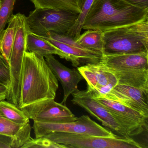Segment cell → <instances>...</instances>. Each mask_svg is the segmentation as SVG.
Here are the masks:
<instances>
[{"mask_svg":"<svg viewBox=\"0 0 148 148\" xmlns=\"http://www.w3.org/2000/svg\"><path fill=\"white\" fill-rule=\"evenodd\" d=\"M58 81L44 57L27 51L21 73L19 108L40 100L54 99Z\"/></svg>","mask_w":148,"mask_h":148,"instance_id":"1","label":"cell"},{"mask_svg":"<svg viewBox=\"0 0 148 148\" xmlns=\"http://www.w3.org/2000/svg\"><path fill=\"white\" fill-rule=\"evenodd\" d=\"M148 20V10L124 0H94L84 21V30L104 32Z\"/></svg>","mask_w":148,"mask_h":148,"instance_id":"2","label":"cell"},{"mask_svg":"<svg viewBox=\"0 0 148 148\" xmlns=\"http://www.w3.org/2000/svg\"><path fill=\"white\" fill-rule=\"evenodd\" d=\"M103 55L148 53V20L103 32Z\"/></svg>","mask_w":148,"mask_h":148,"instance_id":"3","label":"cell"},{"mask_svg":"<svg viewBox=\"0 0 148 148\" xmlns=\"http://www.w3.org/2000/svg\"><path fill=\"white\" fill-rule=\"evenodd\" d=\"M79 13L51 8H35L27 17L29 30L38 36L48 33L66 35L74 25Z\"/></svg>","mask_w":148,"mask_h":148,"instance_id":"4","label":"cell"},{"mask_svg":"<svg viewBox=\"0 0 148 148\" xmlns=\"http://www.w3.org/2000/svg\"><path fill=\"white\" fill-rule=\"evenodd\" d=\"M18 14V26L9 60L11 80L8 101L14 104L19 103L21 97V73L25 53L27 51V37L30 32L26 16Z\"/></svg>","mask_w":148,"mask_h":148,"instance_id":"5","label":"cell"},{"mask_svg":"<svg viewBox=\"0 0 148 148\" xmlns=\"http://www.w3.org/2000/svg\"><path fill=\"white\" fill-rule=\"evenodd\" d=\"M43 136L67 148H142L144 146L130 138L96 136L54 132Z\"/></svg>","mask_w":148,"mask_h":148,"instance_id":"6","label":"cell"},{"mask_svg":"<svg viewBox=\"0 0 148 148\" xmlns=\"http://www.w3.org/2000/svg\"><path fill=\"white\" fill-rule=\"evenodd\" d=\"M35 137L43 136L54 132L90 135L96 136L114 137L117 136L91 119L83 115L73 122L51 123L34 121L32 126Z\"/></svg>","mask_w":148,"mask_h":148,"instance_id":"7","label":"cell"},{"mask_svg":"<svg viewBox=\"0 0 148 148\" xmlns=\"http://www.w3.org/2000/svg\"><path fill=\"white\" fill-rule=\"evenodd\" d=\"M73 103L79 106L92 116L95 117L106 128L123 137L130 138L127 132L113 116L110 111L99 102L88 90H76L72 93Z\"/></svg>","mask_w":148,"mask_h":148,"instance_id":"8","label":"cell"},{"mask_svg":"<svg viewBox=\"0 0 148 148\" xmlns=\"http://www.w3.org/2000/svg\"><path fill=\"white\" fill-rule=\"evenodd\" d=\"M34 121L51 123H65L77 119L65 105L54 99H46L20 108Z\"/></svg>","mask_w":148,"mask_h":148,"instance_id":"9","label":"cell"},{"mask_svg":"<svg viewBox=\"0 0 148 148\" xmlns=\"http://www.w3.org/2000/svg\"><path fill=\"white\" fill-rule=\"evenodd\" d=\"M77 69L87 82V89L93 97H103L118 84L114 73L101 62L84 65Z\"/></svg>","mask_w":148,"mask_h":148,"instance_id":"10","label":"cell"},{"mask_svg":"<svg viewBox=\"0 0 148 148\" xmlns=\"http://www.w3.org/2000/svg\"><path fill=\"white\" fill-rule=\"evenodd\" d=\"M48 40L69 57L74 67L100 62L103 54L85 49L73 38L66 35L48 33L45 36H40Z\"/></svg>","mask_w":148,"mask_h":148,"instance_id":"11","label":"cell"},{"mask_svg":"<svg viewBox=\"0 0 148 148\" xmlns=\"http://www.w3.org/2000/svg\"><path fill=\"white\" fill-rule=\"evenodd\" d=\"M93 97L110 111L129 136H137L148 130V118L142 113L117 102Z\"/></svg>","mask_w":148,"mask_h":148,"instance_id":"12","label":"cell"},{"mask_svg":"<svg viewBox=\"0 0 148 148\" xmlns=\"http://www.w3.org/2000/svg\"><path fill=\"white\" fill-rule=\"evenodd\" d=\"M148 93L138 88L118 84L102 98L128 106L148 118Z\"/></svg>","mask_w":148,"mask_h":148,"instance_id":"13","label":"cell"},{"mask_svg":"<svg viewBox=\"0 0 148 148\" xmlns=\"http://www.w3.org/2000/svg\"><path fill=\"white\" fill-rule=\"evenodd\" d=\"M53 74L61 83L64 90L61 103L65 104L68 97L78 89V85L84 79L77 69H70L57 60L53 55L45 57Z\"/></svg>","mask_w":148,"mask_h":148,"instance_id":"14","label":"cell"},{"mask_svg":"<svg viewBox=\"0 0 148 148\" xmlns=\"http://www.w3.org/2000/svg\"><path fill=\"white\" fill-rule=\"evenodd\" d=\"M100 62L115 70H148V53L103 55Z\"/></svg>","mask_w":148,"mask_h":148,"instance_id":"15","label":"cell"},{"mask_svg":"<svg viewBox=\"0 0 148 148\" xmlns=\"http://www.w3.org/2000/svg\"><path fill=\"white\" fill-rule=\"evenodd\" d=\"M32 129L30 123L26 124L16 123L8 119L0 112V135L12 138L15 148H21L26 142L32 138Z\"/></svg>","mask_w":148,"mask_h":148,"instance_id":"16","label":"cell"},{"mask_svg":"<svg viewBox=\"0 0 148 148\" xmlns=\"http://www.w3.org/2000/svg\"><path fill=\"white\" fill-rule=\"evenodd\" d=\"M108 68L117 79L118 84L136 87L148 93V70H119Z\"/></svg>","mask_w":148,"mask_h":148,"instance_id":"17","label":"cell"},{"mask_svg":"<svg viewBox=\"0 0 148 148\" xmlns=\"http://www.w3.org/2000/svg\"><path fill=\"white\" fill-rule=\"evenodd\" d=\"M27 47L28 52L45 57L49 55H58L70 61L69 57L65 53L42 37L29 32L27 37Z\"/></svg>","mask_w":148,"mask_h":148,"instance_id":"18","label":"cell"},{"mask_svg":"<svg viewBox=\"0 0 148 148\" xmlns=\"http://www.w3.org/2000/svg\"><path fill=\"white\" fill-rule=\"evenodd\" d=\"M18 14L13 15L8 21V25L0 33V53L9 63L18 26Z\"/></svg>","mask_w":148,"mask_h":148,"instance_id":"19","label":"cell"},{"mask_svg":"<svg viewBox=\"0 0 148 148\" xmlns=\"http://www.w3.org/2000/svg\"><path fill=\"white\" fill-rule=\"evenodd\" d=\"M35 8L62 9L79 14L82 0H30Z\"/></svg>","mask_w":148,"mask_h":148,"instance_id":"20","label":"cell"},{"mask_svg":"<svg viewBox=\"0 0 148 148\" xmlns=\"http://www.w3.org/2000/svg\"><path fill=\"white\" fill-rule=\"evenodd\" d=\"M83 48L103 54V32L95 30H88L75 40Z\"/></svg>","mask_w":148,"mask_h":148,"instance_id":"21","label":"cell"},{"mask_svg":"<svg viewBox=\"0 0 148 148\" xmlns=\"http://www.w3.org/2000/svg\"><path fill=\"white\" fill-rule=\"evenodd\" d=\"M0 112L8 119L16 123L26 124L30 123V119L25 112L14 104L8 101H0Z\"/></svg>","mask_w":148,"mask_h":148,"instance_id":"22","label":"cell"},{"mask_svg":"<svg viewBox=\"0 0 148 148\" xmlns=\"http://www.w3.org/2000/svg\"><path fill=\"white\" fill-rule=\"evenodd\" d=\"M94 0H82L81 12L79 14L76 23L67 32L66 35L76 40L80 35L86 15Z\"/></svg>","mask_w":148,"mask_h":148,"instance_id":"23","label":"cell"},{"mask_svg":"<svg viewBox=\"0 0 148 148\" xmlns=\"http://www.w3.org/2000/svg\"><path fill=\"white\" fill-rule=\"evenodd\" d=\"M16 0H0V33L12 16Z\"/></svg>","mask_w":148,"mask_h":148,"instance_id":"24","label":"cell"},{"mask_svg":"<svg viewBox=\"0 0 148 148\" xmlns=\"http://www.w3.org/2000/svg\"><path fill=\"white\" fill-rule=\"evenodd\" d=\"M67 148L64 145L57 143L45 136L32 138L26 142L21 148Z\"/></svg>","mask_w":148,"mask_h":148,"instance_id":"25","label":"cell"},{"mask_svg":"<svg viewBox=\"0 0 148 148\" xmlns=\"http://www.w3.org/2000/svg\"><path fill=\"white\" fill-rule=\"evenodd\" d=\"M11 74L9 63L0 53V84L9 87Z\"/></svg>","mask_w":148,"mask_h":148,"instance_id":"26","label":"cell"},{"mask_svg":"<svg viewBox=\"0 0 148 148\" xmlns=\"http://www.w3.org/2000/svg\"><path fill=\"white\" fill-rule=\"evenodd\" d=\"M0 148H15L13 139L10 137L0 135Z\"/></svg>","mask_w":148,"mask_h":148,"instance_id":"27","label":"cell"},{"mask_svg":"<svg viewBox=\"0 0 148 148\" xmlns=\"http://www.w3.org/2000/svg\"><path fill=\"white\" fill-rule=\"evenodd\" d=\"M128 4L144 10H148V0H124Z\"/></svg>","mask_w":148,"mask_h":148,"instance_id":"28","label":"cell"},{"mask_svg":"<svg viewBox=\"0 0 148 148\" xmlns=\"http://www.w3.org/2000/svg\"><path fill=\"white\" fill-rule=\"evenodd\" d=\"M9 87L0 84V101L6 99L8 96Z\"/></svg>","mask_w":148,"mask_h":148,"instance_id":"29","label":"cell"}]
</instances>
